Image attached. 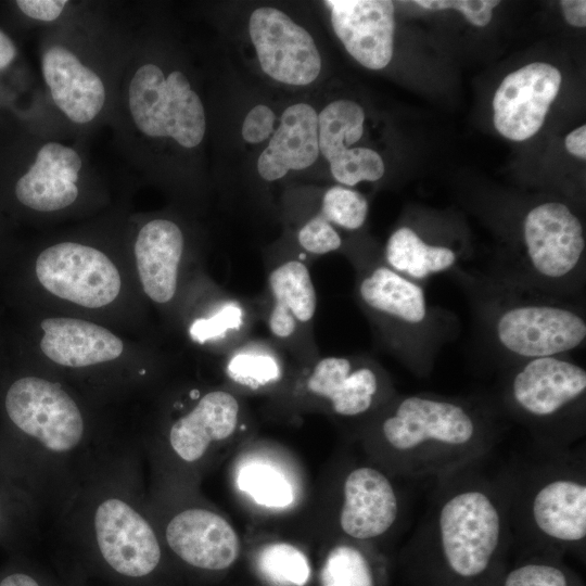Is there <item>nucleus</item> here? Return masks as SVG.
I'll return each instance as SVG.
<instances>
[{
    "label": "nucleus",
    "instance_id": "cd10ccee",
    "mask_svg": "<svg viewBox=\"0 0 586 586\" xmlns=\"http://www.w3.org/2000/svg\"><path fill=\"white\" fill-rule=\"evenodd\" d=\"M253 566L264 586H309L313 579L307 555L288 543L264 545L255 553Z\"/></svg>",
    "mask_w": 586,
    "mask_h": 586
},
{
    "label": "nucleus",
    "instance_id": "ea45409f",
    "mask_svg": "<svg viewBox=\"0 0 586 586\" xmlns=\"http://www.w3.org/2000/svg\"><path fill=\"white\" fill-rule=\"evenodd\" d=\"M0 586H53L50 581L28 572H12L0 579Z\"/></svg>",
    "mask_w": 586,
    "mask_h": 586
},
{
    "label": "nucleus",
    "instance_id": "e433bc0d",
    "mask_svg": "<svg viewBox=\"0 0 586 586\" xmlns=\"http://www.w3.org/2000/svg\"><path fill=\"white\" fill-rule=\"evenodd\" d=\"M276 114L267 105H255L246 114L242 127V138L253 144L262 143L275 131Z\"/></svg>",
    "mask_w": 586,
    "mask_h": 586
},
{
    "label": "nucleus",
    "instance_id": "423d86ee",
    "mask_svg": "<svg viewBox=\"0 0 586 586\" xmlns=\"http://www.w3.org/2000/svg\"><path fill=\"white\" fill-rule=\"evenodd\" d=\"M267 266L264 318L270 340L306 366L320 357L314 336L318 296L309 266L302 254Z\"/></svg>",
    "mask_w": 586,
    "mask_h": 586
},
{
    "label": "nucleus",
    "instance_id": "4c0bfd02",
    "mask_svg": "<svg viewBox=\"0 0 586 586\" xmlns=\"http://www.w3.org/2000/svg\"><path fill=\"white\" fill-rule=\"evenodd\" d=\"M67 1L65 0H18L17 7L27 16L51 22L56 20L62 13Z\"/></svg>",
    "mask_w": 586,
    "mask_h": 586
},
{
    "label": "nucleus",
    "instance_id": "f8f14e48",
    "mask_svg": "<svg viewBox=\"0 0 586 586\" xmlns=\"http://www.w3.org/2000/svg\"><path fill=\"white\" fill-rule=\"evenodd\" d=\"M495 331L506 351L530 360L559 356L578 347L586 337V322L566 307L523 304L502 311Z\"/></svg>",
    "mask_w": 586,
    "mask_h": 586
},
{
    "label": "nucleus",
    "instance_id": "4468645a",
    "mask_svg": "<svg viewBox=\"0 0 586 586\" xmlns=\"http://www.w3.org/2000/svg\"><path fill=\"white\" fill-rule=\"evenodd\" d=\"M562 81L548 63L527 64L507 75L493 99L494 125L513 141H524L543 126Z\"/></svg>",
    "mask_w": 586,
    "mask_h": 586
},
{
    "label": "nucleus",
    "instance_id": "6e6552de",
    "mask_svg": "<svg viewBox=\"0 0 586 586\" xmlns=\"http://www.w3.org/2000/svg\"><path fill=\"white\" fill-rule=\"evenodd\" d=\"M95 550L106 570L120 581L142 583L161 569V543L150 522L117 495L102 498L92 513Z\"/></svg>",
    "mask_w": 586,
    "mask_h": 586
},
{
    "label": "nucleus",
    "instance_id": "a19ab883",
    "mask_svg": "<svg viewBox=\"0 0 586 586\" xmlns=\"http://www.w3.org/2000/svg\"><path fill=\"white\" fill-rule=\"evenodd\" d=\"M565 148L569 153L585 160L586 158V126L582 125L571 131L565 138Z\"/></svg>",
    "mask_w": 586,
    "mask_h": 586
},
{
    "label": "nucleus",
    "instance_id": "6ab92c4d",
    "mask_svg": "<svg viewBox=\"0 0 586 586\" xmlns=\"http://www.w3.org/2000/svg\"><path fill=\"white\" fill-rule=\"evenodd\" d=\"M241 405L226 390L205 393L193 408L170 426L168 442L175 455L184 462L200 460L214 443L225 441L235 431Z\"/></svg>",
    "mask_w": 586,
    "mask_h": 586
},
{
    "label": "nucleus",
    "instance_id": "dca6fc26",
    "mask_svg": "<svg viewBox=\"0 0 586 586\" xmlns=\"http://www.w3.org/2000/svg\"><path fill=\"white\" fill-rule=\"evenodd\" d=\"M523 239L532 269L547 280L571 275L585 251L582 222L559 202L537 205L527 213Z\"/></svg>",
    "mask_w": 586,
    "mask_h": 586
},
{
    "label": "nucleus",
    "instance_id": "2eb2a0df",
    "mask_svg": "<svg viewBox=\"0 0 586 586\" xmlns=\"http://www.w3.org/2000/svg\"><path fill=\"white\" fill-rule=\"evenodd\" d=\"M402 499L386 473L371 466L351 469L342 485L339 526L355 543L388 534L398 523Z\"/></svg>",
    "mask_w": 586,
    "mask_h": 586
},
{
    "label": "nucleus",
    "instance_id": "ddd939ff",
    "mask_svg": "<svg viewBox=\"0 0 586 586\" xmlns=\"http://www.w3.org/2000/svg\"><path fill=\"white\" fill-rule=\"evenodd\" d=\"M356 297L390 345L398 347L402 332L425 321L424 290L384 263H359Z\"/></svg>",
    "mask_w": 586,
    "mask_h": 586
},
{
    "label": "nucleus",
    "instance_id": "0eeeda50",
    "mask_svg": "<svg viewBox=\"0 0 586 586\" xmlns=\"http://www.w3.org/2000/svg\"><path fill=\"white\" fill-rule=\"evenodd\" d=\"M4 408L11 422L48 456L65 458L80 449L82 413L60 384L38 377L17 379L5 394Z\"/></svg>",
    "mask_w": 586,
    "mask_h": 586
},
{
    "label": "nucleus",
    "instance_id": "412c9836",
    "mask_svg": "<svg viewBox=\"0 0 586 586\" xmlns=\"http://www.w3.org/2000/svg\"><path fill=\"white\" fill-rule=\"evenodd\" d=\"M184 237L168 219L146 222L137 235L135 256L144 293L157 304H167L178 291Z\"/></svg>",
    "mask_w": 586,
    "mask_h": 586
},
{
    "label": "nucleus",
    "instance_id": "7c9ffc66",
    "mask_svg": "<svg viewBox=\"0 0 586 586\" xmlns=\"http://www.w3.org/2000/svg\"><path fill=\"white\" fill-rule=\"evenodd\" d=\"M560 557L532 553L506 572H498L488 586H578Z\"/></svg>",
    "mask_w": 586,
    "mask_h": 586
},
{
    "label": "nucleus",
    "instance_id": "b1692460",
    "mask_svg": "<svg viewBox=\"0 0 586 586\" xmlns=\"http://www.w3.org/2000/svg\"><path fill=\"white\" fill-rule=\"evenodd\" d=\"M39 346L58 365L81 368L120 356L123 341L104 327L77 318H47Z\"/></svg>",
    "mask_w": 586,
    "mask_h": 586
},
{
    "label": "nucleus",
    "instance_id": "473e14b6",
    "mask_svg": "<svg viewBox=\"0 0 586 586\" xmlns=\"http://www.w3.org/2000/svg\"><path fill=\"white\" fill-rule=\"evenodd\" d=\"M368 207L360 192L337 184L323 193L318 212L335 228L354 231L364 226Z\"/></svg>",
    "mask_w": 586,
    "mask_h": 586
},
{
    "label": "nucleus",
    "instance_id": "5701e85b",
    "mask_svg": "<svg viewBox=\"0 0 586 586\" xmlns=\"http://www.w3.org/2000/svg\"><path fill=\"white\" fill-rule=\"evenodd\" d=\"M319 153L318 114L307 103H295L283 111L278 128L257 158V171L265 181H276L290 170L311 166Z\"/></svg>",
    "mask_w": 586,
    "mask_h": 586
},
{
    "label": "nucleus",
    "instance_id": "1a4fd4ad",
    "mask_svg": "<svg viewBox=\"0 0 586 586\" xmlns=\"http://www.w3.org/2000/svg\"><path fill=\"white\" fill-rule=\"evenodd\" d=\"M301 370V391L335 416L366 417L388 400L390 382L381 367L368 358L320 356Z\"/></svg>",
    "mask_w": 586,
    "mask_h": 586
},
{
    "label": "nucleus",
    "instance_id": "aec40b11",
    "mask_svg": "<svg viewBox=\"0 0 586 586\" xmlns=\"http://www.w3.org/2000/svg\"><path fill=\"white\" fill-rule=\"evenodd\" d=\"M81 165L75 150L48 142L40 148L28 171L17 180L15 195L23 205L35 211L65 208L78 196L76 181Z\"/></svg>",
    "mask_w": 586,
    "mask_h": 586
},
{
    "label": "nucleus",
    "instance_id": "72a5a7b5",
    "mask_svg": "<svg viewBox=\"0 0 586 586\" xmlns=\"http://www.w3.org/2000/svg\"><path fill=\"white\" fill-rule=\"evenodd\" d=\"M333 178L344 187H354L360 181H377L384 175L382 157L369 148H349L329 161Z\"/></svg>",
    "mask_w": 586,
    "mask_h": 586
},
{
    "label": "nucleus",
    "instance_id": "37998d69",
    "mask_svg": "<svg viewBox=\"0 0 586 586\" xmlns=\"http://www.w3.org/2000/svg\"><path fill=\"white\" fill-rule=\"evenodd\" d=\"M0 522H1V506H0Z\"/></svg>",
    "mask_w": 586,
    "mask_h": 586
},
{
    "label": "nucleus",
    "instance_id": "7ed1b4c3",
    "mask_svg": "<svg viewBox=\"0 0 586 586\" xmlns=\"http://www.w3.org/2000/svg\"><path fill=\"white\" fill-rule=\"evenodd\" d=\"M499 474L507 495L511 545L528 553L583 555L586 546V457L583 448L539 447Z\"/></svg>",
    "mask_w": 586,
    "mask_h": 586
},
{
    "label": "nucleus",
    "instance_id": "393cba45",
    "mask_svg": "<svg viewBox=\"0 0 586 586\" xmlns=\"http://www.w3.org/2000/svg\"><path fill=\"white\" fill-rule=\"evenodd\" d=\"M457 254L448 246L429 244L411 228L400 227L387 239L384 264L415 281L450 269Z\"/></svg>",
    "mask_w": 586,
    "mask_h": 586
},
{
    "label": "nucleus",
    "instance_id": "f3484780",
    "mask_svg": "<svg viewBox=\"0 0 586 586\" xmlns=\"http://www.w3.org/2000/svg\"><path fill=\"white\" fill-rule=\"evenodd\" d=\"M165 540L181 563L198 572H226L241 553L240 538L231 524L203 508L176 513L166 525Z\"/></svg>",
    "mask_w": 586,
    "mask_h": 586
},
{
    "label": "nucleus",
    "instance_id": "a878e982",
    "mask_svg": "<svg viewBox=\"0 0 586 586\" xmlns=\"http://www.w3.org/2000/svg\"><path fill=\"white\" fill-rule=\"evenodd\" d=\"M226 373L230 381L251 391L280 383L285 375V353L270 339H246L227 353Z\"/></svg>",
    "mask_w": 586,
    "mask_h": 586
},
{
    "label": "nucleus",
    "instance_id": "a211bd4d",
    "mask_svg": "<svg viewBox=\"0 0 586 586\" xmlns=\"http://www.w3.org/2000/svg\"><path fill=\"white\" fill-rule=\"evenodd\" d=\"M331 24L346 51L362 66L384 68L394 47V4L388 0H329Z\"/></svg>",
    "mask_w": 586,
    "mask_h": 586
},
{
    "label": "nucleus",
    "instance_id": "2f4dec72",
    "mask_svg": "<svg viewBox=\"0 0 586 586\" xmlns=\"http://www.w3.org/2000/svg\"><path fill=\"white\" fill-rule=\"evenodd\" d=\"M239 488L249 494L254 501L270 508H284L292 504L294 493L289 480L276 468L251 462L238 473Z\"/></svg>",
    "mask_w": 586,
    "mask_h": 586
},
{
    "label": "nucleus",
    "instance_id": "79ce46f5",
    "mask_svg": "<svg viewBox=\"0 0 586 586\" xmlns=\"http://www.w3.org/2000/svg\"><path fill=\"white\" fill-rule=\"evenodd\" d=\"M16 49L12 40L0 29V69L7 67L14 59Z\"/></svg>",
    "mask_w": 586,
    "mask_h": 586
},
{
    "label": "nucleus",
    "instance_id": "f704fd0d",
    "mask_svg": "<svg viewBox=\"0 0 586 586\" xmlns=\"http://www.w3.org/2000/svg\"><path fill=\"white\" fill-rule=\"evenodd\" d=\"M296 241L303 256H322L339 251L342 237L318 211L302 224Z\"/></svg>",
    "mask_w": 586,
    "mask_h": 586
},
{
    "label": "nucleus",
    "instance_id": "f257e3e1",
    "mask_svg": "<svg viewBox=\"0 0 586 586\" xmlns=\"http://www.w3.org/2000/svg\"><path fill=\"white\" fill-rule=\"evenodd\" d=\"M476 468L436 480L406 551L422 586H488L511 546L502 481Z\"/></svg>",
    "mask_w": 586,
    "mask_h": 586
},
{
    "label": "nucleus",
    "instance_id": "c9c22d12",
    "mask_svg": "<svg viewBox=\"0 0 586 586\" xmlns=\"http://www.w3.org/2000/svg\"><path fill=\"white\" fill-rule=\"evenodd\" d=\"M416 4L428 10L454 9L460 11L475 26H486L493 10L500 3L497 0H417Z\"/></svg>",
    "mask_w": 586,
    "mask_h": 586
},
{
    "label": "nucleus",
    "instance_id": "f03ea898",
    "mask_svg": "<svg viewBox=\"0 0 586 586\" xmlns=\"http://www.w3.org/2000/svg\"><path fill=\"white\" fill-rule=\"evenodd\" d=\"M374 435L398 473L435 481L477 464L497 440L488 413L469 402L434 394L406 395L387 404Z\"/></svg>",
    "mask_w": 586,
    "mask_h": 586
},
{
    "label": "nucleus",
    "instance_id": "9b49d317",
    "mask_svg": "<svg viewBox=\"0 0 586 586\" xmlns=\"http://www.w3.org/2000/svg\"><path fill=\"white\" fill-rule=\"evenodd\" d=\"M249 34L263 72L273 80L306 86L319 76L321 58L313 37L284 12L271 7L254 10Z\"/></svg>",
    "mask_w": 586,
    "mask_h": 586
},
{
    "label": "nucleus",
    "instance_id": "20e7f679",
    "mask_svg": "<svg viewBox=\"0 0 586 586\" xmlns=\"http://www.w3.org/2000/svg\"><path fill=\"white\" fill-rule=\"evenodd\" d=\"M586 371L559 356L530 359L512 375L507 402L542 448H571L584 433Z\"/></svg>",
    "mask_w": 586,
    "mask_h": 586
},
{
    "label": "nucleus",
    "instance_id": "4be33fe9",
    "mask_svg": "<svg viewBox=\"0 0 586 586\" xmlns=\"http://www.w3.org/2000/svg\"><path fill=\"white\" fill-rule=\"evenodd\" d=\"M42 73L54 103L71 120L86 124L102 110L101 78L66 48L54 46L44 52Z\"/></svg>",
    "mask_w": 586,
    "mask_h": 586
},
{
    "label": "nucleus",
    "instance_id": "58836bf2",
    "mask_svg": "<svg viewBox=\"0 0 586 586\" xmlns=\"http://www.w3.org/2000/svg\"><path fill=\"white\" fill-rule=\"evenodd\" d=\"M565 21L575 27L586 26V1L562 0L560 1Z\"/></svg>",
    "mask_w": 586,
    "mask_h": 586
},
{
    "label": "nucleus",
    "instance_id": "9d476101",
    "mask_svg": "<svg viewBox=\"0 0 586 586\" xmlns=\"http://www.w3.org/2000/svg\"><path fill=\"white\" fill-rule=\"evenodd\" d=\"M36 276L53 295L88 308L112 303L122 285L116 266L104 253L75 242L43 250L36 260Z\"/></svg>",
    "mask_w": 586,
    "mask_h": 586
},
{
    "label": "nucleus",
    "instance_id": "bb28decb",
    "mask_svg": "<svg viewBox=\"0 0 586 586\" xmlns=\"http://www.w3.org/2000/svg\"><path fill=\"white\" fill-rule=\"evenodd\" d=\"M252 322L251 309L243 301L220 292L206 315L192 321L189 333L195 342L218 346L228 353L247 339Z\"/></svg>",
    "mask_w": 586,
    "mask_h": 586
},
{
    "label": "nucleus",
    "instance_id": "c85d7f7f",
    "mask_svg": "<svg viewBox=\"0 0 586 586\" xmlns=\"http://www.w3.org/2000/svg\"><path fill=\"white\" fill-rule=\"evenodd\" d=\"M374 560L359 543H341L324 556L318 586H380Z\"/></svg>",
    "mask_w": 586,
    "mask_h": 586
},
{
    "label": "nucleus",
    "instance_id": "c756f323",
    "mask_svg": "<svg viewBox=\"0 0 586 586\" xmlns=\"http://www.w3.org/2000/svg\"><path fill=\"white\" fill-rule=\"evenodd\" d=\"M364 109L352 100H335L318 115L319 152L329 162L364 135Z\"/></svg>",
    "mask_w": 586,
    "mask_h": 586
},
{
    "label": "nucleus",
    "instance_id": "39448f33",
    "mask_svg": "<svg viewBox=\"0 0 586 586\" xmlns=\"http://www.w3.org/2000/svg\"><path fill=\"white\" fill-rule=\"evenodd\" d=\"M128 104L135 125L148 137L171 138L186 149L204 138V106L180 71L165 77L155 64L140 66L129 84Z\"/></svg>",
    "mask_w": 586,
    "mask_h": 586
}]
</instances>
